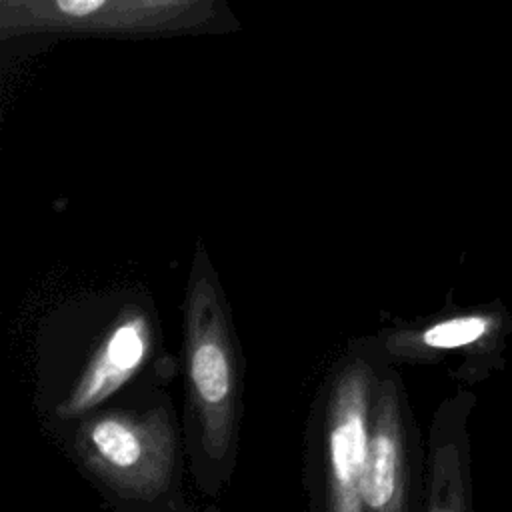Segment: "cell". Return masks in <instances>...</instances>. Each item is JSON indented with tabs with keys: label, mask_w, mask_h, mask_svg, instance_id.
Instances as JSON below:
<instances>
[{
	"label": "cell",
	"mask_w": 512,
	"mask_h": 512,
	"mask_svg": "<svg viewBox=\"0 0 512 512\" xmlns=\"http://www.w3.org/2000/svg\"><path fill=\"white\" fill-rule=\"evenodd\" d=\"M150 324L140 312H124L88 362L82 378L60 406L64 418L82 416L118 390L146 360Z\"/></svg>",
	"instance_id": "5b68a950"
},
{
	"label": "cell",
	"mask_w": 512,
	"mask_h": 512,
	"mask_svg": "<svg viewBox=\"0 0 512 512\" xmlns=\"http://www.w3.org/2000/svg\"><path fill=\"white\" fill-rule=\"evenodd\" d=\"M404 444L398 396L382 384L374 404L368 450L360 480L364 508L392 512L404 506Z\"/></svg>",
	"instance_id": "8992f818"
},
{
	"label": "cell",
	"mask_w": 512,
	"mask_h": 512,
	"mask_svg": "<svg viewBox=\"0 0 512 512\" xmlns=\"http://www.w3.org/2000/svg\"><path fill=\"white\" fill-rule=\"evenodd\" d=\"M78 454L102 480L124 494H160L174 464V436L162 412H110L86 420L78 430Z\"/></svg>",
	"instance_id": "3957f363"
},
{
	"label": "cell",
	"mask_w": 512,
	"mask_h": 512,
	"mask_svg": "<svg viewBox=\"0 0 512 512\" xmlns=\"http://www.w3.org/2000/svg\"><path fill=\"white\" fill-rule=\"evenodd\" d=\"M186 360L192 402L202 426V444L212 458L230 446L236 400V370L228 324L210 276L196 274L186 308Z\"/></svg>",
	"instance_id": "7a4b0ae2"
},
{
	"label": "cell",
	"mask_w": 512,
	"mask_h": 512,
	"mask_svg": "<svg viewBox=\"0 0 512 512\" xmlns=\"http://www.w3.org/2000/svg\"><path fill=\"white\" fill-rule=\"evenodd\" d=\"M494 326L496 320L488 314H462L432 324L416 340L430 350H454L484 340Z\"/></svg>",
	"instance_id": "52a82bcc"
},
{
	"label": "cell",
	"mask_w": 512,
	"mask_h": 512,
	"mask_svg": "<svg viewBox=\"0 0 512 512\" xmlns=\"http://www.w3.org/2000/svg\"><path fill=\"white\" fill-rule=\"evenodd\" d=\"M370 382L372 374L356 362L338 378L328 414V478L330 508L358 512L364 508L360 480L370 436Z\"/></svg>",
	"instance_id": "277c9868"
},
{
	"label": "cell",
	"mask_w": 512,
	"mask_h": 512,
	"mask_svg": "<svg viewBox=\"0 0 512 512\" xmlns=\"http://www.w3.org/2000/svg\"><path fill=\"white\" fill-rule=\"evenodd\" d=\"M242 28L232 0H0V42L158 40Z\"/></svg>",
	"instance_id": "6da1fadb"
}]
</instances>
